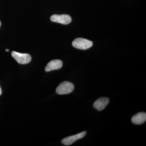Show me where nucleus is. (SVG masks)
Here are the masks:
<instances>
[{
	"label": "nucleus",
	"mask_w": 146,
	"mask_h": 146,
	"mask_svg": "<svg viewBox=\"0 0 146 146\" xmlns=\"http://www.w3.org/2000/svg\"><path fill=\"white\" fill-rule=\"evenodd\" d=\"M146 120V114L145 112H139L132 117L131 121L133 124L140 125L143 123Z\"/></svg>",
	"instance_id": "8"
},
{
	"label": "nucleus",
	"mask_w": 146,
	"mask_h": 146,
	"mask_svg": "<svg viewBox=\"0 0 146 146\" xmlns=\"http://www.w3.org/2000/svg\"><path fill=\"white\" fill-rule=\"evenodd\" d=\"M86 133V131H84L78 134L68 136L63 139L61 141V143L65 145H70L74 143L76 141L83 138L85 136Z\"/></svg>",
	"instance_id": "5"
},
{
	"label": "nucleus",
	"mask_w": 146,
	"mask_h": 146,
	"mask_svg": "<svg viewBox=\"0 0 146 146\" xmlns=\"http://www.w3.org/2000/svg\"><path fill=\"white\" fill-rule=\"evenodd\" d=\"M5 51H7V52H9V49H6L5 50Z\"/></svg>",
	"instance_id": "10"
},
{
	"label": "nucleus",
	"mask_w": 146,
	"mask_h": 146,
	"mask_svg": "<svg viewBox=\"0 0 146 146\" xmlns=\"http://www.w3.org/2000/svg\"><path fill=\"white\" fill-rule=\"evenodd\" d=\"M51 21L55 23L68 25L72 21V18L69 15L67 14L63 15H53L50 17Z\"/></svg>",
	"instance_id": "4"
},
{
	"label": "nucleus",
	"mask_w": 146,
	"mask_h": 146,
	"mask_svg": "<svg viewBox=\"0 0 146 146\" xmlns=\"http://www.w3.org/2000/svg\"><path fill=\"white\" fill-rule=\"evenodd\" d=\"M74 89L72 83L69 82H63L60 83L56 89V92L59 95L70 94Z\"/></svg>",
	"instance_id": "2"
},
{
	"label": "nucleus",
	"mask_w": 146,
	"mask_h": 146,
	"mask_svg": "<svg viewBox=\"0 0 146 146\" xmlns=\"http://www.w3.org/2000/svg\"><path fill=\"white\" fill-rule=\"evenodd\" d=\"M1 21H0V27H1Z\"/></svg>",
	"instance_id": "11"
},
{
	"label": "nucleus",
	"mask_w": 146,
	"mask_h": 146,
	"mask_svg": "<svg viewBox=\"0 0 146 146\" xmlns=\"http://www.w3.org/2000/svg\"><path fill=\"white\" fill-rule=\"evenodd\" d=\"M11 56L20 64H28L31 61V56L28 54L21 53L13 51L11 53Z\"/></svg>",
	"instance_id": "3"
},
{
	"label": "nucleus",
	"mask_w": 146,
	"mask_h": 146,
	"mask_svg": "<svg viewBox=\"0 0 146 146\" xmlns=\"http://www.w3.org/2000/svg\"><path fill=\"white\" fill-rule=\"evenodd\" d=\"M109 100L107 98H101L94 103V107L98 110L101 111L105 108L108 104Z\"/></svg>",
	"instance_id": "7"
},
{
	"label": "nucleus",
	"mask_w": 146,
	"mask_h": 146,
	"mask_svg": "<svg viewBox=\"0 0 146 146\" xmlns=\"http://www.w3.org/2000/svg\"><path fill=\"white\" fill-rule=\"evenodd\" d=\"M93 42L84 38H77L72 42L73 46L76 48L80 50H86L93 46Z\"/></svg>",
	"instance_id": "1"
},
{
	"label": "nucleus",
	"mask_w": 146,
	"mask_h": 146,
	"mask_svg": "<svg viewBox=\"0 0 146 146\" xmlns=\"http://www.w3.org/2000/svg\"><path fill=\"white\" fill-rule=\"evenodd\" d=\"M2 94L1 89V87H0V95Z\"/></svg>",
	"instance_id": "9"
},
{
	"label": "nucleus",
	"mask_w": 146,
	"mask_h": 146,
	"mask_svg": "<svg viewBox=\"0 0 146 146\" xmlns=\"http://www.w3.org/2000/svg\"><path fill=\"white\" fill-rule=\"evenodd\" d=\"M62 66L63 62L61 60L58 59L52 60L47 64L45 68V71L48 72L54 70H58L62 68Z\"/></svg>",
	"instance_id": "6"
}]
</instances>
